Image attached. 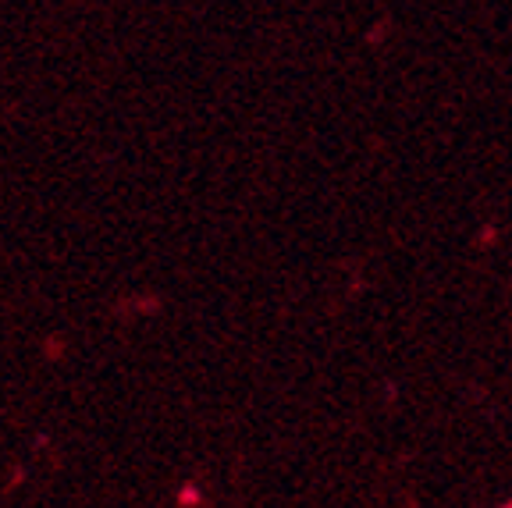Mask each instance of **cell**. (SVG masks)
<instances>
[{"mask_svg": "<svg viewBox=\"0 0 512 508\" xmlns=\"http://www.w3.org/2000/svg\"><path fill=\"white\" fill-rule=\"evenodd\" d=\"M505 508H512V505H505Z\"/></svg>", "mask_w": 512, "mask_h": 508, "instance_id": "obj_1", "label": "cell"}]
</instances>
